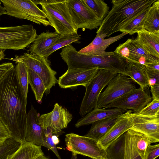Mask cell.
I'll return each instance as SVG.
<instances>
[{"mask_svg": "<svg viewBox=\"0 0 159 159\" xmlns=\"http://www.w3.org/2000/svg\"><path fill=\"white\" fill-rule=\"evenodd\" d=\"M26 104L27 99L20 86L14 67L0 82V118L11 138L21 144L25 142Z\"/></svg>", "mask_w": 159, "mask_h": 159, "instance_id": "6da1fadb", "label": "cell"}, {"mask_svg": "<svg viewBox=\"0 0 159 159\" xmlns=\"http://www.w3.org/2000/svg\"><path fill=\"white\" fill-rule=\"evenodd\" d=\"M60 55L67 66V70L98 68L127 76L126 61L114 52L94 55L80 52L71 44L61 50Z\"/></svg>", "mask_w": 159, "mask_h": 159, "instance_id": "7a4b0ae2", "label": "cell"}, {"mask_svg": "<svg viewBox=\"0 0 159 159\" xmlns=\"http://www.w3.org/2000/svg\"><path fill=\"white\" fill-rule=\"evenodd\" d=\"M157 0H112L111 10L96 33L108 37L120 30L146 11Z\"/></svg>", "mask_w": 159, "mask_h": 159, "instance_id": "3957f363", "label": "cell"}, {"mask_svg": "<svg viewBox=\"0 0 159 159\" xmlns=\"http://www.w3.org/2000/svg\"><path fill=\"white\" fill-rule=\"evenodd\" d=\"M66 0H33L41 5L50 25L60 35L77 34L78 29L74 23L69 12Z\"/></svg>", "mask_w": 159, "mask_h": 159, "instance_id": "277c9868", "label": "cell"}, {"mask_svg": "<svg viewBox=\"0 0 159 159\" xmlns=\"http://www.w3.org/2000/svg\"><path fill=\"white\" fill-rule=\"evenodd\" d=\"M32 25L0 26V51L24 50L30 46L37 36Z\"/></svg>", "mask_w": 159, "mask_h": 159, "instance_id": "5b68a950", "label": "cell"}, {"mask_svg": "<svg viewBox=\"0 0 159 159\" xmlns=\"http://www.w3.org/2000/svg\"><path fill=\"white\" fill-rule=\"evenodd\" d=\"M0 1L8 15L27 20L45 26L50 25L45 14L33 0H0Z\"/></svg>", "mask_w": 159, "mask_h": 159, "instance_id": "8992f818", "label": "cell"}, {"mask_svg": "<svg viewBox=\"0 0 159 159\" xmlns=\"http://www.w3.org/2000/svg\"><path fill=\"white\" fill-rule=\"evenodd\" d=\"M10 60L23 63L38 75L43 80L46 88V93H49L52 88L57 83L55 75L57 72L50 66V62L47 58L39 55L25 53L23 55L16 56L14 58H7Z\"/></svg>", "mask_w": 159, "mask_h": 159, "instance_id": "52a82bcc", "label": "cell"}, {"mask_svg": "<svg viewBox=\"0 0 159 159\" xmlns=\"http://www.w3.org/2000/svg\"><path fill=\"white\" fill-rule=\"evenodd\" d=\"M117 74L108 70L99 69L85 87V92L79 112L82 117L97 108L98 98L102 90Z\"/></svg>", "mask_w": 159, "mask_h": 159, "instance_id": "ba28073f", "label": "cell"}, {"mask_svg": "<svg viewBox=\"0 0 159 159\" xmlns=\"http://www.w3.org/2000/svg\"><path fill=\"white\" fill-rule=\"evenodd\" d=\"M65 137L66 149L72 153L92 159H107L106 150L100 146L97 140L73 133L67 134Z\"/></svg>", "mask_w": 159, "mask_h": 159, "instance_id": "9c48e42d", "label": "cell"}, {"mask_svg": "<svg viewBox=\"0 0 159 159\" xmlns=\"http://www.w3.org/2000/svg\"><path fill=\"white\" fill-rule=\"evenodd\" d=\"M135 82L128 76L117 74L98 98L97 108H103L114 100L136 88Z\"/></svg>", "mask_w": 159, "mask_h": 159, "instance_id": "30bf717a", "label": "cell"}, {"mask_svg": "<svg viewBox=\"0 0 159 159\" xmlns=\"http://www.w3.org/2000/svg\"><path fill=\"white\" fill-rule=\"evenodd\" d=\"M67 8L77 28L97 29L103 20L98 18L83 0H66Z\"/></svg>", "mask_w": 159, "mask_h": 159, "instance_id": "8fae6325", "label": "cell"}, {"mask_svg": "<svg viewBox=\"0 0 159 159\" xmlns=\"http://www.w3.org/2000/svg\"><path fill=\"white\" fill-rule=\"evenodd\" d=\"M114 52L125 61L145 66L150 63H159V58L146 51L136 39H128L124 43L120 44Z\"/></svg>", "mask_w": 159, "mask_h": 159, "instance_id": "7c38bea8", "label": "cell"}, {"mask_svg": "<svg viewBox=\"0 0 159 159\" xmlns=\"http://www.w3.org/2000/svg\"><path fill=\"white\" fill-rule=\"evenodd\" d=\"M152 100L148 88L143 89L140 87L114 100L104 108L132 109L133 113L138 114Z\"/></svg>", "mask_w": 159, "mask_h": 159, "instance_id": "4fadbf2b", "label": "cell"}, {"mask_svg": "<svg viewBox=\"0 0 159 159\" xmlns=\"http://www.w3.org/2000/svg\"><path fill=\"white\" fill-rule=\"evenodd\" d=\"M129 129L107 149V159H143L136 148Z\"/></svg>", "mask_w": 159, "mask_h": 159, "instance_id": "5bb4252c", "label": "cell"}, {"mask_svg": "<svg viewBox=\"0 0 159 159\" xmlns=\"http://www.w3.org/2000/svg\"><path fill=\"white\" fill-rule=\"evenodd\" d=\"M72 118V114L67 109L56 103L51 111L39 116V122L43 129L49 128L57 135L67 127Z\"/></svg>", "mask_w": 159, "mask_h": 159, "instance_id": "9a60e30c", "label": "cell"}, {"mask_svg": "<svg viewBox=\"0 0 159 159\" xmlns=\"http://www.w3.org/2000/svg\"><path fill=\"white\" fill-rule=\"evenodd\" d=\"M98 68L67 70L59 77L57 83L63 89L85 87L97 74Z\"/></svg>", "mask_w": 159, "mask_h": 159, "instance_id": "2e32d148", "label": "cell"}, {"mask_svg": "<svg viewBox=\"0 0 159 159\" xmlns=\"http://www.w3.org/2000/svg\"><path fill=\"white\" fill-rule=\"evenodd\" d=\"M129 119L132 129L148 136L153 143L159 142V115L147 117L132 111Z\"/></svg>", "mask_w": 159, "mask_h": 159, "instance_id": "e0dca14e", "label": "cell"}, {"mask_svg": "<svg viewBox=\"0 0 159 159\" xmlns=\"http://www.w3.org/2000/svg\"><path fill=\"white\" fill-rule=\"evenodd\" d=\"M132 111L128 110L118 116L117 120L106 134L98 141L100 146L106 150L115 141L128 130L132 129L129 115Z\"/></svg>", "mask_w": 159, "mask_h": 159, "instance_id": "ac0fdd59", "label": "cell"}, {"mask_svg": "<svg viewBox=\"0 0 159 159\" xmlns=\"http://www.w3.org/2000/svg\"><path fill=\"white\" fill-rule=\"evenodd\" d=\"M39 114L32 105L27 115L25 141L37 146L45 147L44 129L39 122Z\"/></svg>", "mask_w": 159, "mask_h": 159, "instance_id": "d6986e66", "label": "cell"}, {"mask_svg": "<svg viewBox=\"0 0 159 159\" xmlns=\"http://www.w3.org/2000/svg\"><path fill=\"white\" fill-rule=\"evenodd\" d=\"M127 34L125 33H122L117 35L105 39L107 37L106 34L97 33L95 38L90 44L79 52L84 54L94 55L108 54L110 52L105 51L107 48L110 45L119 40Z\"/></svg>", "mask_w": 159, "mask_h": 159, "instance_id": "ffe728a7", "label": "cell"}, {"mask_svg": "<svg viewBox=\"0 0 159 159\" xmlns=\"http://www.w3.org/2000/svg\"><path fill=\"white\" fill-rule=\"evenodd\" d=\"M128 110L113 108L106 109L96 108L80 119L75 125L76 127L92 124L98 120L108 118L117 117L125 113Z\"/></svg>", "mask_w": 159, "mask_h": 159, "instance_id": "44dd1931", "label": "cell"}, {"mask_svg": "<svg viewBox=\"0 0 159 159\" xmlns=\"http://www.w3.org/2000/svg\"><path fill=\"white\" fill-rule=\"evenodd\" d=\"M137 33L136 39L143 48L151 55L159 58V34L143 29Z\"/></svg>", "mask_w": 159, "mask_h": 159, "instance_id": "7402d4cb", "label": "cell"}, {"mask_svg": "<svg viewBox=\"0 0 159 159\" xmlns=\"http://www.w3.org/2000/svg\"><path fill=\"white\" fill-rule=\"evenodd\" d=\"M56 32L47 31L37 35L29 46L30 54L39 55L47 49L60 36Z\"/></svg>", "mask_w": 159, "mask_h": 159, "instance_id": "603a6c76", "label": "cell"}, {"mask_svg": "<svg viewBox=\"0 0 159 159\" xmlns=\"http://www.w3.org/2000/svg\"><path fill=\"white\" fill-rule=\"evenodd\" d=\"M141 25L143 29L159 34V0L153 2L147 10Z\"/></svg>", "mask_w": 159, "mask_h": 159, "instance_id": "cb8c5ba5", "label": "cell"}, {"mask_svg": "<svg viewBox=\"0 0 159 159\" xmlns=\"http://www.w3.org/2000/svg\"><path fill=\"white\" fill-rule=\"evenodd\" d=\"M126 63L127 76L129 77L142 89L148 88L149 86L144 65L129 61H126Z\"/></svg>", "mask_w": 159, "mask_h": 159, "instance_id": "d4e9b609", "label": "cell"}, {"mask_svg": "<svg viewBox=\"0 0 159 159\" xmlns=\"http://www.w3.org/2000/svg\"><path fill=\"white\" fill-rule=\"evenodd\" d=\"M43 154L41 147L31 143L25 142L7 159H36Z\"/></svg>", "mask_w": 159, "mask_h": 159, "instance_id": "484cf974", "label": "cell"}, {"mask_svg": "<svg viewBox=\"0 0 159 159\" xmlns=\"http://www.w3.org/2000/svg\"><path fill=\"white\" fill-rule=\"evenodd\" d=\"M117 117L108 118L93 123L89 131L84 136L98 141L114 124Z\"/></svg>", "mask_w": 159, "mask_h": 159, "instance_id": "4316f807", "label": "cell"}, {"mask_svg": "<svg viewBox=\"0 0 159 159\" xmlns=\"http://www.w3.org/2000/svg\"><path fill=\"white\" fill-rule=\"evenodd\" d=\"M80 39V35L77 33L70 35H60L47 49L38 55L48 59V57L55 51L72 43H76Z\"/></svg>", "mask_w": 159, "mask_h": 159, "instance_id": "83f0119b", "label": "cell"}, {"mask_svg": "<svg viewBox=\"0 0 159 159\" xmlns=\"http://www.w3.org/2000/svg\"><path fill=\"white\" fill-rule=\"evenodd\" d=\"M29 83L38 102L41 103L46 88L40 77L30 69L27 68Z\"/></svg>", "mask_w": 159, "mask_h": 159, "instance_id": "f1b7e54d", "label": "cell"}, {"mask_svg": "<svg viewBox=\"0 0 159 159\" xmlns=\"http://www.w3.org/2000/svg\"><path fill=\"white\" fill-rule=\"evenodd\" d=\"M129 130L134 137L136 148L140 154L144 159L147 147L153 142L145 134L133 129Z\"/></svg>", "mask_w": 159, "mask_h": 159, "instance_id": "f546056e", "label": "cell"}, {"mask_svg": "<svg viewBox=\"0 0 159 159\" xmlns=\"http://www.w3.org/2000/svg\"><path fill=\"white\" fill-rule=\"evenodd\" d=\"M16 63L15 68L17 79L22 91L27 99L29 84L27 68L23 63Z\"/></svg>", "mask_w": 159, "mask_h": 159, "instance_id": "4dcf8cb0", "label": "cell"}, {"mask_svg": "<svg viewBox=\"0 0 159 159\" xmlns=\"http://www.w3.org/2000/svg\"><path fill=\"white\" fill-rule=\"evenodd\" d=\"M87 6L99 18L103 20L109 12V7L102 0H83Z\"/></svg>", "mask_w": 159, "mask_h": 159, "instance_id": "1f68e13d", "label": "cell"}, {"mask_svg": "<svg viewBox=\"0 0 159 159\" xmlns=\"http://www.w3.org/2000/svg\"><path fill=\"white\" fill-rule=\"evenodd\" d=\"M22 144L12 138L0 143V159H7L20 147Z\"/></svg>", "mask_w": 159, "mask_h": 159, "instance_id": "d6a6232c", "label": "cell"}, {"mask_svg": "<svg viewBox=\"0 0 159 159\" xmlns=\"http://www.w3.org/2000/svg\"><path fill=\"white\" fill-rule=\"evenodd\" d=\"M148 10L124 26L120 31L130 35H133L142 30L143 29L141 25V22Z\"/></svg>", "mask_w": 159, "mask_h": 159, "instance_id": "836d02e7", "label": "cell"}, {"mask_svg": "<svg viewBox=\"0 0 159 159\" xmlns=\"http://www.w3.org/2000/svg\"><path fill=\"white\" fill-rule=\"evenodd\" d=\"M138 114L147 117H152L159 115V100H152Z\"/></svg>", "mask_w": 159, "mask_h": 159, "instance_id": "e575fe53", "label": "cell"}, {"mask_svg": "<svg viewBox=\"0 0 159 159\" xmlns=\"http://www.w3.org/2000/svg\"><path fill=\"white\" fill-rule=\"evenodd\" d=\"M44 141L45 147L51 150L56 155L58 159H61L56 145L52 139V136L54 134L52 130L49 128L44 129Z\"/></svg>", "mask_w": 159, "mask_h": 159, "instance_id": "d590c367", "label": "cell"}, {"mask_svg": "<svg viewBox=\"0 0 159 159\" xmlns=\"http://www.w3.org/2000/svg\"><path fill=\"white\" fill-rule=\"evenodd\" d=\"M159 156V144L150 145L147 147L144 159H155Z\"/></svg>", "mask_w": 159, "mask_h": 159, "instance_id": "8d00e7d4", "label": "cell"}, {"mask_svg": "<svg viewBox=\"0 0 159 159\" xmlns=\"http://www.w3.org/2000/svg\"><path fill=\"white\" fill-rule=\"evenodd\" d=\"M144 68L148 79L149 86L159 83V72L152 71Z\"/></svg>", "mask_w": 159, "mask_h": 159, "instance_id": "74e56055", "label": "cell"}, {"mask_svg": "<svg viewBox=\"0 0 159 159\" xmlns=\"http://www.w3.org/2000/svg\"><path fill=\"white\" fill-rule=\"evenodd\" d=\"M11 138L10 132L0 118V143Z\"/></svg>", "mask_w": 159, "mask_h": 159, "instance_id": "f35d334b", "label": "cell"}, {"mask_svg": "<svg viewBox=\"0 0 159 159\" xmlns=\"http://www.w3.org/2000/svg\"><path fill=\"white\" fill-rule=\"evenodd\" d=\"M14 67V65L10 62L0 64V82L6 75Z\"/></svg>", "mask_w": 159, "mask_h": 159, "instance_id": "ab89813d", "label": "cell"}, {"mask_svg": "<svg viewBox=\"0 0 159 159\" xmlns=\"http://www.w3.org/2000/svg\"><path fill=\"white\" fill-rule=\"evenodd\" d=\"M150 87L152 95V99L159 100V83L154 84Z\"/></svg>", "mask_w": 159, "mask_h": 159, "instance_id": "60d3db41", "label": "cell"}, {"mask_svg": "<svg viewBox=\"0 0 159 159\" xmlns=\"http://www.w3.org/2000/svg\"><path fill=\"white\" fill-rule=\"evenodd\" d=\"M144 66L149 70L159 72V63H150Z\"/></svg>", "mask_w": 159, "mask_h": 159, "instance_id": "b9f144b4", "label": "cell"}, {"mask_svg": "<svg viewBox=\"0 0 159 159\" xmlns=\"http://www.w3.org/2000/svg\"><path fill=\"white\" fill-rule=\"evenodd\" d=\"M52 139L54 144L56 145L59 142V140L56 134H54L52 136Z\"/></svg>", "mask_w": 159, "mask_h": 159, "instance_id": "7bdbcfd3", "label": "cell"}, {"mask_svg": "<svg viewBox=\"0 0 159 159\" xmlns=\"http://www.w3.org/2000/svg\"><path fill=\"white\" fill-rule=\"evenodd\" d=\"M3 14H6V12L4 7L1 6L0 2V16Z\"/></svg>", "mask_w": 159, "mask_h": 159, "instance_id": "ee69618b", "label": "cell"}, {"mask_svg": "<svg viewBox=\"0 0 159 159\" xmlns=\"http://www.w3.org/2000/svg\"><path fill=\"white\" fill-rule=\"evenodd\" d=\"M5 56L4 50L0 51V61L4 58Z\"/></svg>", "mask_w": 159, "mask_h": 159, "instance_id": "f6af8a7d", "label": "cell"}, {"mask_svg": "<svg viewBox=\"0 0 159 159\" xmlns=\"http://www.w3.org/2000/svg\"><path fill=\"white\" fill-rule=\"evenodd\" d=\"M36 159H51L48 158V157H46L44 155V154L40 155L38 157H37Z\"/></svg>", "mask_w": 159, "mask_h": 159, "instance_id": "bcb514c9", "label": "cell"}, {"mask_svg": "<svg viewBox=\"0 0 159 159\" xmlns=\"http://www.w3.org/2000/svg\"><path fill=\"white\" fill-rule=\"evenodd\" d=\"M76 154L72 153L71 159H78Z\"/></svg>", "mask_w": 159, "mask_h": 159, "instance_id": "7dc6e473", "label": "cell"}]
</instances>
